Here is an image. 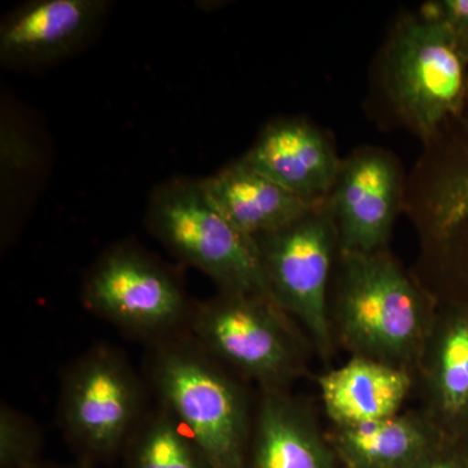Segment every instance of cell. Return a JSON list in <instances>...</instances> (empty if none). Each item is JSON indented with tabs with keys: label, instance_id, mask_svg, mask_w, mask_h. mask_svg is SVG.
Listing matches in <instances>:
<instances>
[{
	"label": "cell",
	"instance_id": "obj_2",
	"mask_svg": "<svg viewBox=\"0 0 468 468\" xmlns=\"http://www.w3.org/2000/svg\"><path fill=\"white\" fill-rule=\"evenodd\" d=\"M150 375L163 408L192 437L207 468H245L246 399L218 360L196 341L172 335L153 351Z\"/></svg>",
	"mask_w": 468,
	"mask_h": 468
},
{
	"label": "cell",
	"instance_id": "obj_19",
	"mask_svg": "<svg viewBox=\"0 0 468 468\" xmlns=\"http://www.w3.org/2000/svg\"><path fill=\"white\" fill-rule=\"evenodd\" d=\"M41 440L36 424L2 403L0 408V463L2 468H30L37 464Z\"/></svg>",
	"mask_w": 468,
	"mask_h": 468
},
{
	"label": "cell",
	"instance_id": "obj_6",
	"mask_svg": "<svg viewBox=\"0 0 468 468\" xmlns=\"http://www.w3.org/2000/svg\"><path fill=\"white\" fill-rule=\"evenodd\" d=\"M285 311L273 302L220 292L192 309L193 340L220 365L279 390L298 371Z\"/></svg>",
	"mask_w": 468,
	"mask_h": 468
},
{
	"label": "cell",
	"instance_id": "obj_7",
	"mask_svg": "<svg viewBox=\"0 0 468 468\" xmlns=\"http://www.w3.org/2000/svg\"><path fill=\"white\" fill-rule=\"evenodd\" d=\"M254 239L277 303L301 320L323 354L329 353L326 288L338 248L329 199L289 226Z\"/></svg>",
	"mask_w": 468,
	"mask_h": 468
},
{
	"label": "cell",
	"instance_id": "obj_15",
	"mask_svg": "<svg viewBox=\"0 0 468 468\" xmlns=\"http://www.w3.org/2000/svg\"><path fill=\"white\" fill-rule=\"evenodd\" d=\"M328 417L337 427L383 420L399 414L411 378L406 369L356 356L319 378Z\"/></svg>",
	"mask_w": 468,
	"mask_h": 468
},
{
	"label": "cell",
	"instance_id": "obj_20",
	"mask_svg": "<svg viewBox=\"0 0 468 468\" xmlns=\"http://www.w3.org/2000/svg\"><path fill=\"white\" fill-rule=\"evenodd\" d=\"M36 150L17 120L9 117L8 110L2 116V171L5 177L24 176L34 165Z\"/></svg>",
	"mask_w": 468,
	"mask_h": 468
},
{
	"label": "cell",
	"instance_id": "obj_22",
	"mask_svg": "<svg viewBox=\"0 0 468 468\" xmlns=\"http://www.w3.org/2000/svg\"><path fill=\"white\" fill-rule=\"evenodd\" d=\"M415 468H468L460 441L446 440Z\"/></svg>",
	"mask_w": 468,
	"mask_h": 468
},
{
	"label": "cell",
	"instance_id": "obj_1",
	"mask_svg": "<svg viewBox=\"0 0 468 468\" xmlns=\"http://www.w3.org/2000/svg\"><path fill=\"white\" fill-rule=\"evenodd\" d=\"M335 315L358 356L402 367L433 322L427 298L385 251L340 252Z\"/></svg>",
	"mask_w": 468,
	"mask_h": 468
},
{
	"label": "cell",
	"instance_id": "obj_23",
	"mask_svg": "<svg viewBox=\"0 0 468 468\" xmlns=\"http://www.w3.org/2000/svg\"><path fill=\"white\" fill-rule=\"evenodd\" d=\"M460 442L462 445V449H463L464 454H466L468 460V433L466 436L463 437V439L461 440Z\"/></svg>",
	"mask_w": 468,
	"mask_h": 468
},
{
	"label": "cell",
	"instance_id": "obj_21",
	"mask_svg": "<svg viewBox=\"0 0 468 468\" xmlns=\"http://www.w3.org/2000/svg\"><path fill=\"white\" fill-rule=\"evenodd\" d=\"M426 7L443 24L468 64V0H440Z\"/></svg>",
	"mask_w": 468,
	"mask_h": 468
},
{
	"label": "cell",
	"instance_id": "obj_9",
	"mask_svg": "<svg viewBox=\"0 0 468 468\" xmlns=\"http://www.w3.org/2000/svg\"><path fill=\"white\" fill-rule=\"evenodd\" d=\"M141 396L128 362L110 347H95L76 360L64 378L61 426L86 457H110L137 426Z\"/></svg>",
	"mask_w": 468,
	"mask_h": 468
},
{
	"label": "cell",
	"instance_id": "obj_13",
	"mask_svg": "<svg viewBox=\"0 0 468 468\" xmlns=\"http://www.w3.org/2000/svg\"><path fill=\"white\" fill-rule=\"evenodd\" d=\"M201 184L224 218L251 239L282 229L324 202L289 192L239 159L202 178Z\"/></svg>",
	"mask_w": 468,
	"mask_h": 468
},
{
	"label": "cell",
	"instance_id": "obj_17",
	"mask_svg": "<svg viewBox=\"0 0 468 468\" xmlns=\"http://www.w3.org/2000/svg\"><path fill=\"white\" fill-rule=\"evenodd\" d=\"M251 468H337L334 449L309 414L279 390H266L252 442Z\"/></svg>",
	"mask_w": 468,
	"mask_h": 468
},
{
	"label": "cell",
	"instance_id": "obj_3",
	"mask_svg": "<svg viewBox=\"0 0 468 468\" xmlns=\"http://www.w3.org/2000/svg\"><path fill=\"white\" fill-rule=\"evenodd\" d=\"M468 64L424 5L399 17L381 52V90L393 115L423 143L468 101Z\"/></svg>",
	"mask_w": 468,
	"mask_h": 468
},
{
	"label": "cell",
	"instance_id": "obj_12",
	"mask_svg": "<svg viewBox=\"0 0 468 468\" xmlns=\"http://www.w3.org/2000/svg\"><path fill=\"white\" fill-rule=\"evenodd\" d=\"M239 160L313 202L328 198L343 162L328 135L301 117L268 122Z\"/></svg>",
	"mask_w": 468,
	"mask_h": 468
},
{
	"label": "cell",
	"instance_id": "obj_24",
	"mask_svg": "<svg viewBox=\"0 0 468 468\" xmlns=\"http://www.w3.org/2000/svg\"><path fill=\"white\" fill-rule=\"evenodd\" d=\"M30 468H60V467H48V466H39V464H36V466Z\"/></svg>",
	"mask_w": 468,
	"mask_h": 468
},
{
	"label": "cell",
	"instance_id": "obj_10",
	"mask_svg": "<svg viewBox=\"0 0 468 468\" xmlns=\"http://www.w3.org/2000/svg\"><path fill=\"white\" fill-rule=\"evenodd\" d=\"M406 180L399 160L378 147H360L341 162L328 199L340 252L384 251L403 206Z\"/></svg>",
	"mask_w": 468,
	"mask_h": 468
},
{
	"label": "cell",
	"instance_id": "obj_11",
	"mask_svg": "<svg viewBox=\"0 0 468 468\" xmlns=\"http://www.w3.org/2000/svg\"><path fill=\"white\" fill-rule=\"evenodd\" d=\"M111 3L107 0H30L0 24L3 67L27 69L70 57L94 36Z\"/></svg>",
	"mask_w": 468,
	"mask_h": 468
},
{
	"label": "cell",
	"instance_id": "obj_14",
	"mask_svg": "<svg viewBox=\"0 0 468 468\" xmlns=\"http://www.w3.org/2000/svg\"><path fill=\"white\" fill-rule=\"evenodd\" d=\"M428 335L432 419L446 439L468 433V302H449Z\"/></svg>",
	"mask_w": 468,
	"mask_h": 468
},
{
	"label": "cell",
	"instance_id": "obj_4",
	"mask_svg": "<svg viewBox=\"0 0 468 468\" xmlns=\"http://www.w3.org/2000/svg\"><path fill=\"white\" fill-rule=\"evenodd\" d=\"M147 227L178 260L214 280L223 292L273 302L257 243L239 232L208 198L201 180L175 177L150 196Z\"/></svg>",
	"mask_w": 468,
	"mask_h": 468
},
{
	"label": "cell",
	"instance_id": "obj_18",
	"mask_svg": "<svg viewBox=\"0 0 468 468\" xmlns=\"http://www.w3.org/2000/svg\"><path fill=\"white\" fill-rule=\"evenodd\" d=\"M133 468H207L192 437L163 408L135 432Z\"/></svg>",
	"mask_w": 468,
	"mask_h": 468
},
{
	"label": "cell",
	"instance_id": "obj_8",
	"mask_svg": "<svg viewBox=\"0 0 468 468\" xmlns=\"http://www.w3.org/2000/svg\"><path fill=\"white\" fill-rule=\"evenodd\" d=\"M84 301L122 331L159 341L175 335L192 314L175 276L132 245L101 255L86 277Z\"/></svg>",
	"mask_w": 468,
	"mask_h": 468
},
{
	"label": "cell",
	"instance_id": "obj_5",
	"mask_svg": "<svg viewBox=\"0 0 468 468\" xmlns=\"http://www.w3.org/2000/svg\"><path fill=\"white\" fill-rule=\"evenodd\" d=\"M423 144L402 207L426 239L449 302H468V101Z\"/></svg>",
	"mask_w": 468,
	"mask_h": 468
},
{
	"label": "cell",
	"instance_id": "obj_16",
	"mask_svg": "<svg viewBox=\"0 0 468 468\" xmlns=\"http://www.w3.org/2000/svg\"><path fill=\"white\" fill-rule=\"evenodd\" d=\"M446 440L432 418L397 414L335 427L331 445L347 468H415Z\"/></svg>",
	"mask_w": 468,
	"mask_h": 468
}]
</instances>
